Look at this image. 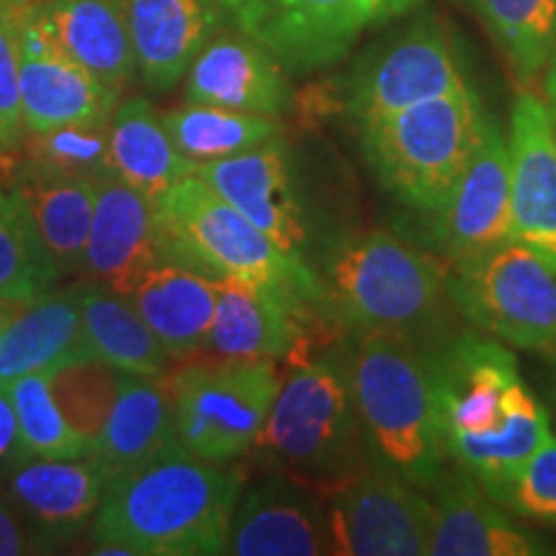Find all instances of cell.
<instances>
[{
    "label": "cell",
    "mask_w": 556,
    "mask_h": 556,
    "mask_svg": "<svg viewBox=\"0 0 556 556\" xmlns=\"http://www.w3.org/2000/svg\"><path fill=\"white\" fill-rule=\"evenodd\" d=\"M484 492L507 513L556 528V438H548L516 475L484 486Z\"/></svg>",
    "instance_id": "74e56055"
},
{
    "label": "cell",
    "mask_w": 556,
    "mask_h": 556,
    "mask_svg": "<svg viewBox=\"0 0 556 556\" xmlns=\"http://www.w3.org/2000/svg\"><path fill=\"white\" fill-rule=\"evenodd\" d=\"M417 0H356V11L361 24H381V21H389L394 16H402V13L413 9Z\"/></svg>",
    "instance_id": "b9f144b4"
},
{
    "label": "cell",
    "mask_w": 556,
    "mask_h": 556,
    "mask_svg": "<svg viewBox=\"0 0 556 556\" xmlns=\"http://www.w3.org/2000/svg\"><path fill=\"white\" fill-rule=\"evenodd\" d=\"M5 387H9V397L18 422V438L26 456L75 458L93 454V441L75 433L67 426L65 415L60 413L50 387V374H26Z\"/></svg>",
    "instance_id": "e575fe53"
},
{
    "label": "cell",
    "mask_w": 556,
    "mask_h": 556,
    "mask_svg": "<svg viewBox=\"0 0 556 556\" xmlns=\"http://www.w3.org/2000/svg\"><path fill=\"white\" fill-rule=\"evenodd\" d=\"M217 309L206 345L222 361H291L312 358L319 338L340 330L328 312L304 309L268 289L235 278H217Z\"/></svg>",
    "instance_id": "7c38bea8"
},
{
    "label": "cell",
    "mask_w": 556,
    "mask_h": 556,
    "mask_svg": "<svg viewBox=\"0 0 556 556\" xmlns=\"http://www.w3.org/2000/svg\"><path fill=\"white\" fill-rule=\"evenodd\" d=\"M16 189L29 204L60 274L86 270L88 235L96 208V178L60 176L24 163Z\"/></svg>",
    "instance_id": "83f0119b"
},
{
    "label": "cell",
    "mask_w": 556,
    "mask_h": 556,
    "mask_svg": "<svg viewBox=\"0 0 556 556\" xmlns=\"http://www.w3.org/2000/svg\"><path fill=\"white\" fill-rule=\"evenodd\" d=\"M197 176L245 214L283 253L304 261L309 227L291 176L283 137L240 155L201 163Z\"/></svg>",
    "instance_id": "e0dca14e"
},
{
    "label": "cell",
    "mask_w": 556,
    "mask_h": 556,
    "mask_svg": "<svg viewBox=\"0 0 556 556\" xmlns=\"http://www.w3.org/2000/svg\"><path fill=\"white\" fill-rule=\"evenodd\" d=\"M548 114H552V124H554V137H556V101H548Z\"/></svg>",
    "instance_id": "bcb514c9"
},
{
    "label": "cell",
    "mask_w": 556,
    "mask_h": 556,
    "mask_svg": "<svg viewBox=\"0 0 556 556\" xmlns=\"http://www.w3.org/2000/svg\"><path fill=\"white\" fill-rule=\"evenodd\" d=\"M281 371L274 361H217L180 368L168 381L178 443L208 464H227L255 448Z\"/></svg>",
    "instance_id": "52a82bcc"
},
{
    "label": "cell",
    "mask_w": 556,
    "mask_h": 556,
    "mask_svg": "<svg viewBox=\"0 0 556 556\" xmlns=\"http://www.w3.org/2000/svg\"><path fill=\"white\" fill-rule=\"evenodd\" d=\"M225 554L317 556L332 554L328 500L287 475L261 479L240 492Z\"/></svg>",
    "instance_id": "2e32d148"
},
{
    "label": "cell",
    "mask_w": 556,
    "mask_h": 556,
    "mask_svg": "<svg viewBox=\"0 0 556 556\" xmlns=\"http://www.w3.org/2000/svg\"><path fill=\"white\" fill-rule=\"evenodd\" d=\"M464 86L448 34L435 21H420L361 62L348 83L345 114L361 131Z\"/></svg>",
    "instance_id": "8fae6325"
},
{
    "label": "cell",
    "mask_w": 556,
    "mask_h": 556,
    "mask_svg": "<svg viewBox=\"0 0 556 556\" xmlns=\"http://www.w3.org/2000/svg\"><path fill=\"white\" fill-rule=\"evenodd\" d=\"M186 101L278 119L294 93L287 70L266 47L242 31H225L214 34L191 62Z\"/></svg>",
    "instance_id": "44dd1931"
},
{
    "label": "cell",
    "mask_w": 556,
    "mask_h": 556,
    "mask_svg": "<svg viewBox=\"0 0 556 556\" xmlns=\"http://www.w3.org/2000/svg\"><path fill=\"white\" fill-rule=\"evenodd\" d=\"M29 3H34V0H0V11L16 13V11L24 9V5H29Z\"/></svg>",
    "instance_id": "f6af8a7d"
},
{
    "label": "cell",
    "mask_w": 556,
    "mask_h": 556,
    "mask_svg": "<svg viewBox=\"0 0 556 556\" xmlns=\"http://www.w3.org/2000/svg\"><path fill=\"white\" fill-rule=\"evenodd\" d=\"M448 299L484 336L556 356V274L518 240L448 266Z\"/></svg>",
    "instance_id": "ba28073f"
},
{
    "label": "cell",
    "mask_w": 556,
    "mask_h": 556,
    "mask_svg": "<svg viewBox=\"0 0 556 556\" xmlns=\"http://www.w3.org/2000/svg\"><path fill=\"white\" fill-rule=\"evenodd\" d=\"M351 351V381L368 454L430 492L451 469L428 348L364 332Z\"/></svg>",
    "instance_id": "3957f363"
},
{
    "label": "cell",
    "mask_w": 556,
    "mask_h": 556,
    "mask_svg": "<svg viewBox=\"0 0 556 556\" xmlns=\"http://www.w3.org/2000/svg\"><path fill=\"white\" fill-rule=\"evenodd\" d=\"M137 73L155 93H168L219 31V0H127Z\"/></svg>",
    "instance_id": "603a6c76"
},
{
    "label": "cell",
    "mask_w": 556,
    "mask_h": 556,
    "mask_svg": "<svg viewBox=\"0 0 556 556\" xmlns=\"http://www.w3.org/2000/svg\"><path fill=\"white\" fill-rule=\"evenodd\" d=\"M430 214V238L448 266L505 245L510 238V150L490 119L475 155L441 206Z\"/></svg>",
    "instance_id": "5bb4252c"
},
{
    "label": "cell",
    "mask_w": 556,
    "mask_h": 556,
    "mask_svg": "<svg viewBox=\"0 0 556 556\" xmlns=\"http://www.w3.org/2000/svg\"><path fill=\"white\" fill-rule=\"evenodd\" d=\"M443 435H471L497 428L510 413L520 379L518 361L497 338L458 332L428 345Z\"/></svg>",
    "instance_id": "4fadbf2b"
},
{
    "label": "cell",
    "mask_w": 556,
    "mask_h": 556,
    "mask_svg": "<svg viewBox=\"0 0 556 556\" xmlns=\"http://www.w3.org/2000/svg\"><path fill=\"white\" fill-rule=\"evenodd\" d=\"M317 276L325 309L343 332H381L426 348L446 338L454 307L448 266L394 235H348L328 250Z\"/></svg>",
    "instance_id": "7a4b0ae2"
},
{
    "label": "cell",
    "mask_w": 556,
    "mask_h": 556,
    "mask_svg": "<svg viewBox=\"0 0 556 556\" xmlns=\"http://www.w3.org/2000/svg\"><path fill=\"white\" fill-rule=\"evenodd\" d=\"M544 90H546V99L556 101V50L552 54L546 65V80H544Z\"/></svg>",
    "instance_id": "7bdbcfd3"
},
{
    "label": "cell",
    "mask_w": 556,
    "mask_h": 556,
    "mask_svg": "<svg viewBox=\"0 0 556 556\" xmlns=\"http://www.w3.org/2000/svg\"><path fill=\"white\" fill-rule=\"evenodd\" d=\"M21 307L18 304H9V302H0V330L5 328V323H9V319L16 315Z\"/></svg>",
    "instance_id": "ee69618b"
},
{
    "label": "cell",
    "mask_w": 556,
    "mask_h": 556,
    "mask_svg": "<svg viewBox=\"0 0 556 556\" xmlns=\"http://www.w3.org/2000/svg\"><path fill=\"white\" fill-rule=\"evenodd\" d=\"M109 163L124 184L155 201L178 184L193 176L199 165L176 148L163 116L148 99L119 101L109 129Z\"/></svg>",
    "instance_id": "4316f807"
},
{
    "label": "cell",
    "mask_w": 556,
    "mask_h": 556,
    "mask_svg": "<svg viewBox=\"0 0 556 556\" xmlns=\"http://www.w3.org/2000/svg\"><path fill=\"white\" fill-rule=\"evenodd\" d=\"M552 438V417L528 384L518 389L510 413L486 433L448 435V458L482 486L513 477Z\"/></svg>",
    "instance_id": "f546056e"
},
{
    "label": "cell",
    "mask_w": 556,
    "mask_h": 556,
    "mask_svg": "<svg viewBox=\"0 0 556 556\" xmlns=\"http://www.w3.org/2000/svg\"><path fill=\"white\" fill-rule=\"evenodd\" d=\"M109 469L96 458L26 456L5 471L0 492L52 546L78 536L109 484Z\"/></svg>",
    "instance_id": "d6986e66"
},
{
    "label": "cell",
    "mask_w": 556,
    "mask_h": 556,
    "mask_svg": "<svg viewBox=\"0 0 556 556\" xmlns=\"http://www.w3.org/2000/svg\"><path fill=\"white\" fill-rule=\"evenodd\" d=\"M490 119L479 96L464 86L361 129L358 139L381 189L428 214L469 165Z\"/></svg>",
    "instance_id": "8992f818"
},
{
    "label": "cell",
    "mask_w": 556,
    "mask_h": 556,
    "mask_svg": "<svg viewBox=\"0 0 556 556\" xmlns=\"http://www.w3.org/2000/svg\"><path fill=\"white\" fill-rule=\"evenodd\" d=\"M60 268L41 238L37 222L21 191L0 189V302H39L54 291Z\"/></svg>",
    "instance_id": "1f68e13d"
},
{
    "label": "cell",
    "mask_w": 556,
    "mask_h": 556,
    "mask_svg": "<svg viewBox=\"0 0 556 556\" xmlns=\"http://www.w3.org/2000/svg\"><path fill=\"white\" fill-rule=\"evenodd\" d=\"M217 278L184 263L163 261L127 296L170 358H189L206 345L217 309Z\"/></svg>",
    "instance_id": "d4e9b609"
},
{
    "label": "cell",
    "mask_w": 556,
    "mask_h": 556,
    "mask_svg": "<svg viewBox=\"0 0 556 556\" xmlns=\"http://www.w3.org/2000/svg\"><path fill=\"white\" fill-rule=\"evenodd\" d=\"M152 208L165 261L184 263L212 278L268 289L296 307L328 312L315 270L296 255L283 253L197 173L173 184L152 201Z\"/></svg>",
    "instance_id": "277c9868"
},
{
    "label": "cell",
    "mask_w": 556,
    "mask_h": 556,
    "mask_svg": "<svg viewBox=\"0 0 556 556\" xmlns=\"http://www.w3.org/2000/svg\"><path fill=\"white\" fill-rule=\"evenodd\" d=\"M160 381L163 379L135 374L124 381L93 451L111 477L148 462L168 443L178 441L168 384L163 387Z\"/></svg>",
    "instance_id": "f1b7e54d"
},
{
    "label": "cell",
    "mask_w": 556,
    "mask_h": 556,
    "mask_svg": "<svg viewBox=\"0 0 556 556\" xmlns=\"http://www.w3.org/2000/svg\"><path fill=\"white\" fill-rule=\"evenodd\" d=\"M26 139L18 83V37L11 13L0 11V150H18Z\"/></svg>",
    "instance_id": "f35d334b"
},
{
    "label": "cell",
    "mask_w": 556,
    "mask_h": 556,
    "mask_svg": "<svg viewBox=\"0 0 556 556\" xmlns=\"http://www.w3.org/2000/svg\"><path fill=\"white\" fill-rule=\"evenodd\" d=\"M255 448L270 469L330 500L368 462L353 397L351 353H325L291 368Z\"/></svg>",
    "instance_id": "5b68a950"
},
{
    "label": "cell",
    "mask_w": 556,
    "mask_h": 556,
    "mask_svg": "<svg viewBox=\"0 0 556 556\" xmlns=\"http://www.w3.org/2000/svg\"><path fill=\"white\" fill-rule=\"evenodd\" d=\"M433 556H536L552 548L541 536L518 526L507 507L464 469H448L433 490Z\"/></svg>",
    "instance_id": "7402d4cb"
},
{
    "label": "cell",
    "mask_w": 556,
    "mask_h": 556,
    "mask_svg": "<svg viewBox=\"0 0 556 556\" xmlns=\"http://www.w3.org/2000/svg\"><path fill=\"white\" fill-rule=\"evenodd\" d=\"M21 458H26V451L21 446L16 413H13L9 387H0V467H13Z\"/></svg>",
    "instance_id": "60d3db41"
},
{
    "label": "cell",
    "mask_w": 556,
    "mask_h": 556,
    "mask_svg": "<svg viewBox=\"0 0 556 556\" xmlns=\"http://www.w3.org/2000/svg\"><path fill=\"white\" fill-rule=\"evenodd\" d=\"M83 287L50 291L26 304L0 330V387L26 374L47 371L90 358L83 338Z\"/></svg>",
    "instance_id": "cb8c5ba5"
},
{
    "label": "cell",
    "mask_w": 556,
    "mask_h": 556,
    "mask_svg": "<svg viewBox=\"0 0 556 556\" xmlns=\"http://www.w3.org/2000/svg\"><path fill=\"white\" fill-rule=\"evenodd\" d=\"M554 405H556V392H554Z\"/></svg>",
    "instance_id": "7dc6e473"
},
{
    "label": "cell",
    "mask_w": 556,
    "mask_h": 556,
    "mask_svg": "<svg viewBox=\"0 0 556 556\" xmlns=\"http://www.w3.org/2000/svg\"><path fill=\"white\" fill-rule=\"evenodd\" d=\"M225 16L281 62L289 75L343 60L364 29L356 0H219Z\"/></svg>",
    "instance_id": "9a60e30c"
},
{
    "label": "cell",
    "mask_w": 556,
    "mask_h": 556,
    "mask_svg": "<svg viewBox=\"0 0 556 556\" xmlns=\"http://www.w3.org/2000/svg\"><path fill=\"white\" fill-rule=\"evenodd\" d=\"M52 544L0 492V556L47 554Z\"/></svg>",
    "instance_id": "ab89813d"
},
{
    "label": "cell",
    "mask_w": 556,
    "mask_h": 556,
    "mask_svg": "<svg viewBox=\"0 0 556 556\" xmlns=\"http://www.w3.org/2000/svg\"><path fill=\"white\" fill-rule=\"evenodd\" d=\"M62 47L122 96L137 73L127 0H41Z\"/></svg>",
    "instance_id": "484cf974"
},
{
    "label": "cell",
    "mask_w": 556,
    "mask_h": 556,
    "mask_svg": "<svg viewBox=\"0 0 556 556\" xmlns=\"http://www.w3.org/2000/svg\"><path fill=\"white\" fill-rule=\"evenodd\" d=\"M163 122L176 148L197 165L240 155L283 135L281 124L268 116L189 101L163 114Z\"/></svg>",
    "instance_id": "d6a6232c"
},
{
    "label": "cell",
    "mask_w": 556,
    "mask_h": 556,
    "mask_svg": "<svg viewBox=\"0 0 556 556\" xmlns=\"http://www.w3.org/2000/svg\"><path fill=\"white\" fill-rule=\"evenodd\" d=\"M520 83L536 80L556 50V0H471Z\"/></svg>",
    "instance_id": "836d02e7"
},
{
    "label": "cell",
    "mask_w": 556,
    "mask_h": 556,
    "mask_svg": "<svg viewBox=\"0 0 556 556\" xmlns=\"http://www.w3.org/2000/svg\"><path fill=\"white\" fill-rule=\"evenodd\" d=\"M83 338L90 358L135 374V377L163 379L170 353L148 328L127 296L116 294L101 283L83 287Z\"/></svg>",
    "instance_id": "4dcf8cb0"
},
{
    "label": "cell",
    "mask_w": 556,
    "mask_h": 556,
    "mask_svg": "<svg viewBox=\"0 0 556 556\" xmlns=\"http://www.w3.org/2000/svg\"><path fill=\"white\" fill-rule=\"evenodd\" d=\"M127 377V371L106 364V361L83 358L54 368L50 374V387L67 426L93 441L96 446Z\"/></svg>",
    "instance_id": "d590c367"
},
{
    "label": "cell",
    "mask_w": 556,
    "mask_h": 556,
    "mask_svg": "<svg viewBox=\"0 0 556 556\" xmlns=\"http://www.w3.org/2000/svg\"><path fill=\"white\" fill-rule=\"evenodd\" d=\"M510 238L556 274V137L548 106L520 93L510 114Z\"/></svg>",
    "instance_id": "ac0fdd59"
},
{
    "label": "cell",
    "mask_w": 556,
    "mask_h": 556,
    "mask_svg": "<svg viewBox=\"0 0 556 556\" xmlns=\"http://www.w3.org/2000/svg\"><path fill=\"white\" fill-rule=\"evenodd\" d=\"M18 37V83L26 135L62 124L109 122L122 96L109 90L70 54L41 0L11 13Z\"/></svg>",
    "instance_id": "30bf717a"
},
{
    "label": "cell",
    "mask_w": 556,
    "mask_h": 556,
    "mask_svg": "<svg viewBox=\"0 0 556 556\" xmlns=\"http://www.w3.org/2000/svg\"><path fill=\"white\" fill-rule=\"evenodd\" d=\"M163 261L152 201L116 173L96 178V208L86 250V270L96 283L129 296Z\"/></svg>",
    "instance_id": "ffe728a7"
},
{
    "label": "cell",
    "mask_w": 556,
    "mask_h": 556,
    "mask_svg": "<svg viewBox=\"0 0 556 556\" xmlns=\"http://www.w3.org/2000/svg\"><path fill=\"white\" fill-rule=\"evenodd\" d=\"M240 492L235 471L201 462L173 441L148 462L109 479L90 520L93 554H225Z\"/></svg>",
    "instance_id": "6da1fadb"
},
{
    "label": "cell",
    "mask_w": 556,
    "mask_h": 556,
    "mask_svg": "<svg viewBox=\"0 0 556 556\" xmlns=\"http://www.w3.org/2000/svg\"><path fill=\"white\" fill-rule=\"evenodd\" d=\"M328 513L332 554H430L433 500L374 456L328 500Z\"/></svg>",
    "instance_id": "9c48e42d"
},
{
    "label": "cell",
    "mask_w": 556,
    "mask_h": 556,
    "mask_svg": "<svg viewBox=\"0 0 556 556\" xmlns=\"http://www.w3.org/2000/svg\"><path fill=\"white\" fill-rule=\"evenodd\" d=\"M109 129L111 119L31 131L24 139L26 163L60 176L99 178L111 170Z\"/></svg>",
    "instance_id": "8d00e7d4"
}]
</instances>
